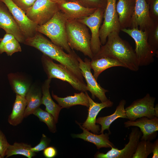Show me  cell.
<instances>
[{"mask_svg": "<svg viewBox=\"0 0 158 158\" xmlns=\"http://www.w3.org/2000/svg\"><path fill=\"white\" fill-rule=\"evenodd\" d=\"M24 43L35 48L44 54L66 66L80 79L83 80L79 67L78 56L74 51L66 53L61 48L37 32L33 36L26 38Z\"/></svg>", "mask_w": 158, "mask_h": 158, "instance_id": "cell-1", "label": "cell"}, {"mask_svg": "<svg viewBox=\"0 0 158 158\" xmlns=\"http://www.w3.org/2000/svg\"><path fill=\"white\" fill-rule=\"evenodd\" d=\"M105 43L102 45L99 51L92 59L110 57L122 63L131 71H138L139 66L135 50L129 43L122 39L119 33L116 32L110 33Z\"/></svg>", "mask_w": 158, "mask_h": 158, "instance_id": "cell-2", "label": "cell"}, {"mask_svg": "<svg viewBox=\"0 0 158 158\" xmlns=\"http://www.w3.org/2000/svg\"><path fill=\"white\" fill-rule=\"evenodd\" d=\"M67 20L64 13L59 10L46 23L37 25L36 31L46 36L53 43L67 53H71L74 51L71 48L68 41L66 29Z\"/></svg>", "mask_w": 158, "mask_h": 158, "instance_id": "cell-3", "label": "cell"}, {"mask_svg": "<svg viewBox=\"0 0 158 158\" xmlns=\"http://www.w3.org/2000/svg\"><path fill=\"white\" fill-rule=\"evenodd\" d=\"M66 29L71 48L81 52L92 59L94 55L91 49V36L87 26L77 20H67Z\"/></svg>", "mask_w": 158, "mask_h": 158, "instance_id": "cell-4", "label": "cell"}, {"mask_svg": "<svg viewBox=\"0 0 158 158\" xmlns=\"http://www.w3.org/2000/svg\"><path fill=\"white\" fill-rule=\"evenodd\" d=\"M42 62L48 78H57L68 83L76 90L85 92L87 91V85L84 81L78 78L66 66L55 63L52 59L44 54Z\"/></svg>", "mask_w": 158, "mask_h": 158, "instance_id": "cell-5", "label": "cell"}, {"mask_svg": "<svg viewBox=\"0 0 158 158\" xmlns=\"http://www.w3.org/2000/svg\"><path fill=\"white\" fill-rule=\"evenodd\" d=\"M121 31L130 36L135 42V51L140 66H147L153 63L158 51L149 44L146 32L138 28H123Z\"/></svg>", "mask_w": 158, "mask_h": 158, "instance_id": "cell-6", "label": "cell"}, {"mask_svg": "<svg viewBox=\"0 0 158 158\" xmlns=\"http://www.w3.org/2000/svg\"><path fill=\"white\" fill-rule=\"evenodd\" d=\"M59 9L57 4L49 0H36L26 11L28 17L37 25L49 20Z\"/></svg>", "mask_w": 158, "mask_h": 158, "instance_id": "cell-7", "label": "cell"}, {"mask_svg": "<svg viewBox=\"0 0 158 158\" xmlns=\"http://www.w3.org/2000/svg\"><path fill=\"white\" fill-rule=\"evenodd\" d=\"M155 97L147 93L143 97L134 101L125 108L127 118L130 121H134L143 117L153 118L155 116Z\"/></svg>", "mask_w": 158, "mask_h": 158, "instance_id": "cell-8", "label": "cell"}, {"mask_svg": "<svg viewBox=\"0 0 158 158\" xmlns=\"http://www.w3.org/2000/svg\"><path fill=\"white\" fill-rule=\"evenodd\" d=\"M116 0H107L104 13L103 23L99 31L100 41L102 45L106 42L108 35L113 32L119 33L121 29L116 6Z\"/></svg>", "mask_w": 158, "mask_h": 158, "instance_id": "cell-9", "label": "cell"}, {"mask_svg": "<svg viewBox=\"0 0 158 158\" xmlns=\"http://www.w3.org/2000/svg\"><path fill=\"white\" fill-rule=\"evenodd\" d=\"M142 135V132L138 127L132 128L129 134L128 142L123 149L119 150L115 147H112L106 153L97 152L94 157L97 158H132Z\"/></svg>", "mask_w": 158, "mask_h": 158, "instance_id": "cell-10", "label": "cell"}, {"mask_svg": "<svg viewBox=\"0 0 158 158\" xmlns=\"http://www.w3.org/2000/svg\"><path fill=\"white\" fill-rule=\"evenodd\" d=\"M104 10L102 8H97L89 16L77 20L86 25L91 31L90 47L94 56L99 51L102 45L99 31Z\"/></svg>", "mask_w": 158, "mask_h": 158, "instance_id": "cell-11", "label": "cell"}, {"mask_svg": "<svg viewBox=\"0 0 158 158\" xmlns=\"http://www.w3.org/2000/svg\"><path fill=\"white\" fill-rule=\"evenodd\" d=\"M7 7L25 38L33 36L37 32V25L31 20L25 12L11 0H0Z\"/></svg>", "mask_w": 158, "mask_h": 158, "instance_id": "cell-12", "label": "cell"}, {"mask_svg": "<svg viewBox=\"0 0 158 158\" xmlns=\"http://www.w3.org/2000/svg\"><path fill=\"white\" fill-rule=\"evenodd\" d=\"M77 58L82 75L86 82L87 91L91 93L93 99L96 97L101 102L107 101L108 99L105 94L108 91L102 87L97 83V80L92 74L90 66V60L85 58L83 61L78 56Z\"/></svg>", "mask_w": 158, "mask_h": 158, "instance_id": "cell-13", "label": "cell"}, {"mask_svg": "<svg viewBox=\"0 0 158 158\" xmlns=\"http://www.w3.org/2000/svg\"><path fill=\"white\" fill-rule=\"evenodd\" d=\"M153 22L150 17L148 6L145 0H135L130 28H138L142 31H146Z\"/></svg>", "mask_w": 158, "mask_h": 158, "instance_id": "cell-14", "label": "cell"}, {"mask_svg": "<svg viewBox=\"0 0 158 158\" xmlns=\"http://www.w3.org/2000/svg\"><path fill=\"white\" fill-rule=\"evenodd\" d=\"M124 126L139 127L142 133L140 140L151 141L155 139L158 130V118L154 116L152 118L143 117L138 118L134 121L128 120L124 123Z\"/></svg>", "mask_w": 158, "mask_h": 158, "instance_id": "cell-15", "label": "cell"}, {"mask_svg": "<svg viewBox=\"0 0 158 158\" xmlns=\"http://www.w3.org/2000/svg\"><path fill=\"white\" fill-rule=\"evenodd\" d=\"M85 93L89 101V106L87 118L82 126L93 133L98 134L101 130L99 126L96 124L97 116L102 109L112 107L113 102L109 99L100 103L95 102L89 96L87 91Z\"/></svg>", "mask_w": 158, "mask_h": 158, "instance_id": "cell-16", "label": "cell"}, {"mask_svg": "<svg viewBox=\"0 0 158 158\" xmlns=\"http://www.w3.org/2000/svg\"><path fill=\"white\" fill-rule=\"evenodd\" d=\"M0 28L13 35L19 42L24 43L25 38L7 7L0 1Z\"/></svg>", "mask_w": 158, "mask_h": 158, "instance_id": "cell-17", "label": "cell"}, {"mask_svg": "<svg viewBox=\"0 0 158 158\" xmlns=\"http://www.w3.org/2000/svg\"><path fill=\"white\" fill-rule=\"evenodd\" d=\"M67 20H78L92 13L96 8L85 7L75 2L67 1L58 4Z\"/></svg>", "mask_w": 158, "mask_h": 158, "instance_id": "cell-18", "label": "cell"}, {"mask_svg": "<svg viewBox=\"0 0 158 158\" xmlns=\"http://www.w3.org/2000/svg\"><path fill=\"white\" fill-rule=\"evenodd\" d=\"M135 4V0H118L116 4L121 30L130 28Z\"/></svg>", "mask_w": 158, "mask_h": 158, "instance_id": "cell-19", "label": "cell"}, {"mask_svg": "<svg viewBox=\"0 0 158 158\" xmlns=\"http://www.w3.org/2000/svg\"><path fill=\"white\" fill-rule=\"evenodd\" d=\"M80 128L83 130V132L80 134H73L74 138H80L85 141L90 142L95 145L97 149L102 148H111L115 146L109 140L110 133H101L97 135L90 132L89 131L83 127L80 123L77 122Z\"/></svg>", "mask_w": 158, "mask_h": 158, "instance_id": "cell-20", "label": "cell"}, {"mask_svg": "<svg viewBox=\"0 0 158 158\" xmlns=\"http://www.w3.org/2000/svg\"><path fill=\"white\" fill-rule=\"evenodd\" d=\"M51 79L46 80L42 86V104L46 107L45 110L53 116L56 123L58 121L60 111L62 109L58 104L56 103L52 99L49 92V89Z\"/></svg>", "mask_w": 158, "mask_h": 158, "instance_id": "cell-21", "label": "cell"}, {"mask_svg": "<svg viewBox=\"0 0 158 158\" xmlns=\"http://www.w3.org/2000/svg\"><path fill=\"white\" fill-rule=\"evenodd\" d=\"M126 103L125 100H121L113 114L107 116L99 117L96 119V123L101 126L100 133H104V131L107 130L111 134L109 128L114 121L119 118H127L124 108Z\"/></svg>", "mask_w": 158, "mask_h": 158, "instance_id": "cell-22", "label": "cell"}, {"mask_svg": "<svg viewBox=\"0 0 158 158\" xmlns=\"http://www.w3.org/2000/svg\"><path fill=\"white\" fill-rule=\"evenodd\" d=\"M91 69L94 71L93 75L97 80L99 75L108 68L120 66L126 68L125 65L118 60L109 57H104L92 59L90 61Z\"/></svg>", "mask_w": 158, "mask_h": 158, "instance_id": "cell-23", "label": "cell"}, {"mask_svg": "<svg viewBox=\"0 0 158 158\" xmlns=\"http://www.w3.org/2000/svg\"><path fill=\"white\" fill-rule=\"evenodd\" d=\"M84 92H81L79 93H75L73 96H67L65 97H59L54 94L53 92L51 94L53 98L62 108H68L77 105H82L88 107L89 101L87 95Z\"/></svg>", "mask_w": 158, "mask_h": 158, "instance_id": "cell-24", "label": "cell"}, {"mask_svg": "<svg viewBox=\"0 0 158 158\" xmlns=\"http://www.w3.org/2000/svg\"><path fill=\"white\" fill-rule=\"evenodd\" d=\"M27 106L25 97L16 94L11 114L9 116L8 122L11 125L16 126L20 124L24 118V115Z\"/></svg>", "mask_w": 158, "mask_h": 158, "instance_id": "cell-25", "label": "cell"}, {"mask_svg": "<svg viewBox=\"0 0 158 158\" xmlns=\"http://www.w3.org/2000/svg\"><path fill=\"white\" fill-rule=\"evenodd\" d=\"M42 92L41 90L33 87H30L25 96L27 106L24 117H26L40 107L42 104Z\"/></svg>", "mask_w": 158, "mask_h": 158, "instance_id": "cell-26", "label": "cell"}, {"mask_svg": "<svg viewBox=\"0 0 158 158\" xmlns=\"http://www.w3.org/2000/svg\"><path fill=\"white\" fill-rule=\"evenodd\" d=\"M30 145L23 142H15L8 147L5 153L6 158L16 155H21L28 158H32L35 156V153L31 150Z\"/></svg>", "mask_w": 158, "mask_h": 158, "instance_id": "cell-27", "label": "cell"}, {"mask_svg": "<svg viewBox=\"0 0 158 158\" xmlns=\"http://www.w3.org/2000/svg\"><path fill=\"white\" fill-rule=\"evenodd\" d=\"M33 114L37 116L41 121L46 123L50 131L53 133L56 132V123L51 114L39 107L34 112Z\"/></svg>", "mask_w": 158, "mask_h": 158, "instance_id": "cell-28", "label": "cell"}, {"mask_svg": "<svg viewBox=\"0 0 158 158\" xmlns=\"http://www.w3.org/2000/svg\"><path fill=\"white\" fill-rule=\"evenodd\" d=\"M153 143L150 141L140 140L132 158H147L152 153Z\"/></svg>", "mask_w": 158, "mask_h": 158, "instance_id": "cell-29", "label": "cell"}, {"mask_svg": "<svg viewBox=\"0 0 158 158\" xmlns=\"http://www.w3.org/2000/svg\"><path fill=\"white\" fill-rule=\"evenodd\" d=\"M147 41L149 44L155 50L158 49V21H154L152 25L146 31Z\"/></svg>", "mask_w": 158, "mask_h": 158, "instance_id": "cell-30", "label": "cell"}, {"mask_svg": "<svg viewBox=\"0 0 158 158\" xmlns=\"http://www.w3.org/2000/svg\"><path fill=\"white\" fill-rule=\"evenodd\" d=\"M10 82L16 94L25 97L30 88V85L24 81L18 78L8 77Z\"/></svg>", "mask_w": 158, "mask_h": 158, "instance_id": "cell-31", "label": "cell"}, {"mask_svg": "<svg viewBox=\"0 0 158 158\" xmlns=\"http://www.w3.org/2000/svg\"><path fill=\"white\" fill-rule=\"evenodd\" d=\"M68 1L76 2L88 8H102L104 9L107 3V0H68Z\"/></svg>", "mask_w": 158, "mask_h": 158, "instance_id": "cell-32", "label": "cell"}, {"mask_svg": "<svg viewBox=\"0 0 158 158\" xmlns=\"http://www.w3.org/2000/svg\"><path fill=\"white\" fill-rule=\"evenodd\" d=\"M19 42L15 38L8 42L4 46L3 52H6L8 56H11L15 53L21 51Z\"/></svg>", "mask_w": 158, "mask_h": 158, "instance_id": "cell-33", "label": "cell"}, {"mask_svg": "<svg viewBox=\"0 0 158 158\" xmlns=\"http://www.w3.org/2000/svg\"><path fill=\"white\" fill-rule=\"evenodd\" d=\"M148 5L150 17L154 21H158V0H145Z\"/></svg>", "mask_w": 158, "mask_h": 158, "instance_id": "cell-34", "label": "cell"}, {"mask_svg": "<svg viewBox=\"0 0 158 158\" xmlns=\"http://www.w3.org/2000/svg\"><path fill=\"white\" fill-rule=\"evenodd\" d=\"M50 140L44 134L42 136L39 143L34 147H31V150L35 153L44 150L48 147Z\"/></svg>", "mask_w": 158, "mask_h": 158, "instance_id": "cell-35", "label": "cell"}, {"mask_svg": "<svg viewBox=\"0 0 158 158\" xmlns=\"http://www.w3.org/2000/svg\"><path fill=\"white\" fill-rule=\"evenodd\" d=\"M9 145L5 135L0 128V155L2 158L5 157L6 151Z\"/></svg>", "mask_w": 158, "mask_h": 158, "instance_id": "cell-36", "label": "cell"}, {"mask_svg": "<svg viewBox=\"0 0 158 158\" xmlns=\"http://www.w3.org/2000/svg\"><path fill=\"white\" fill-rule=\"evenodd\" d=\"M17 6L25 12L36 0H11Z\"/></svg>", "mask_w": 158, "mask_h": 158, "instance_id": "cell-37", "label": "cell"}, {"mask_svg": "<svg viewBox=\"0 0 158 158\" xmlns=\"http://www.w3.org/2000/svg\"><path fill=\"white\" fill-rule=\"evenodd\" d=\"M14 36L10 34L6 33L3 37L0 39V54L3 53V48L4 45L8 42L15 38Z\"/></svg>", "mask_w": 158, "mask_h": 158, "instance_id": "cell-38", "label": "cell"}, {"mask_svg": "<svg viewBox=\"0 0 158 158\" xmlns=\"http://www.w3.org/2000/svg\"><path fill=\"white\" fill-rule=\"evenodd\" d=\"M43 154L44 156L47 158H53L57 155V152L56 149L53 147H47L44 150Z\"/></svg>", "mask_w": 158, "mask_h": 158, "instance_id": "cell-39", "label": "cell"}, {"mask_svg": "<svg viewBox=\"0 0 158 158\" xmlns=\"http://www.w3.org/2000/svg\"><path fill=\"white\" fill-rule=\"evenodd\" d=\"M152 158H158V140L157 139L153 143L152 150Z\"/></svg>", "mask_w": 158, "mask_h": 158, "instance_id": "cell-40", "label": "cell"}, {"mask_svg": "<svg viewBox=\"0 0 158 158\" xmlns=\"http://www.w3.org/2000/svg\"><path fill=\"white\" fill-rule=\"evenodd\" d=\"M50 1L56 3L58 4H60L61 3L68 1V0H49Z\"/></svg>", "mask_w": 158, "mask_h": 158, "instance_id": "cell-41", "label": "cell"}, {"mask_svg": "<svg viewBox=\"0 0 158 158\" xmlns=\"http://www.w3.org/2000/svg\"><path fill=\"white\" fill-rule=\"evenodd\" d=\"M154 111L155 113V116L158 117V105L156 104L154 106Z\"/></svg>", "mask_w": 158, "mask_h": 158, "instance_id": "cell-42", "label": "cell"}, {"mask_svg": "<svg viewBox=\"0 0 158 158\" xmlns=\"http://www.w3.org/2000/svg\"><path fill=\"white\" fill-rule=\"evenodd\" d=\"M0 158H2V157L0 155Z\"/></svg>", "mask_w": 158, "mask_h": 158, "instance_id": "cell-43", "label": "cell"}]
</instances>
